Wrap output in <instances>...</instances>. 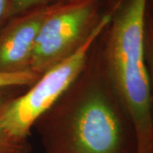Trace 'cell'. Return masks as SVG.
<instances>
[{
	"label": "cell",
	"instance_id": "1",
	"mask_svg": "<svg viewBox=\"0 0 153 153\" xmlns=\"http://www.w3.org/2000/svg\"><path fill=\"white\" fill-rule=\"evenodd\" d=\"M96 40L81 73L33 126L44 153H136L134 128L105 76Z\"/></svg>",
	"mask_w": 153,
	"mask_h": 153
},
{
	"label": "cell",
	"instance_id": "2",
	"mask_svg": "<svg viewBox=\"0 0 153 153\" xmlns=\"http://www.w3.org/2000/svg\"><path fill=\"white\" fill-rule=\"evenodd\" d=\"M146 0H115L96 40L105 76L130 117L136 153H153V107L144 56Z\"/></svg>",
	"mask_w": 153,
	"mask_h": 153
},
{
	"label": "cell",
	"instance_id": "3",
	"mask_svg": "<svg viewBox=\"0 0 153 153\" xmlns=\"http://www.w3.org/2000/svg\"><path fill=\"white\" fill-rule=\"evenodd\" d=\"M115 0H66L52 3L35 41L30 71L41 76L73 55L107 24Z\"/></svg>",
	"mask_w": 153,
	"mask_h": 153
},
{
	"label": "cell",
	"instance_id": "4",
	"mask_svg": "<svg viewBox=\"0 0 153 153\" xmlns=\"http://www.w3.org/2000/svg\"><path fill=\"white\" fill-rule=\"evenodd\" d=\"M100 27L76 52L43 73L27 90L10 99L0 111V126L10 135L28 140L38 118L49 110L85 67Z\"/></svg>",
	"mask_w": 153,
	"mask_h": 153
},
{
	"label": "cell",
	"instance_id": "5",
	"mask_svg": "<svg viewBox=\"0 0 153 153\" xmlns=\"http://www.w3.org/2000/svg\"><path fill=\"white\" fill-rule=\"evenodd\" d=\"M52 4L12 17L0 26V73L30 71L35 41Z\"/></svg>",
	"mask_w": 153,
	"mask_h": 153
},
{
	"label": "cell",
	"instance_id": "6",
	"mask_svg": "<svg viewBox=\"0 0 153 153\" xmlns=\"http://www.w3.org/2000/svg\"><path fill=\"white\" fill-rule=\"evenodd\" d=\"M22 88H0V111L6 102L18 94ZM31 145L28 140H20L10 135L0 126V153H30Z\"/></svg>",
	"mask_w": 153,
	"mask_h": 153
},
{
	"label": "cell",
	"instance_id": "7",
	"mask_svg": "<svg viewBox=\"0 0 153 153\" xmlns=\"http://www.w3.org/2000/svg\"><path fill=\"white\" fill-rule=\"evenodd\" d=\"M144 56L148 73L153 107V20L146 14L144 27Z\"/></svg>",
	"mask_w": 153,
	"mask_h": 153
},
{
	"label": "cell",
	"instance_id": "8",
	"mask_svg": "<svg viewBox=\"0 0 153 153\" xmlns=\"http://www.w3.org/2000/svg\"><path fill=\"white\" fill-rule=\"evenodd\" d=\"M54 0H8L5 13L0 22V26L17 15L37 7L50 4Z\"/></svg>",
	"mask_w": 153,
	"mask_h": 153
},
{
	"label": "cell",
	"instance_id": "9",
	"mask_svg": "<svg viewBox=\"0 0 153 153\" xmlns=\"http://www.w3.org/2000/svg\"><path fill=\"white\" fill-rule=\"evenodd\" d=\"M39 77V75L31 71L20 73H0V88H29Z\"/></svg>",
	"mask_w": 153,
	"mask_h": 153
},
{
	"label": "cell",
	"instance_id": "10",
	"mask_svg": "<svg viewBox=\"0 0 153 153\" xmlns=\"http://www.w3.org/2000/svg\"><path fill=\"white\" fill-rule=\"evenodd\" d=\"M7 2L8 0H0V22L4 16L6 7H7Z\"/></svg>",
	"mask_w": 153,
	"mask_h": 153
},
{
	"label": "cell",
	"instance_id": "11",
	"mask_svg": "<svg viewBox=\"0 0 153 153\" xmlns=\"http://www.w3.org/2000/svg\"><path fill=\"white\" fill-rule=\"evenodd\" d=\"M146 14L153 20V0H146Z\"/></svg>",
	"mask_w": 153,
	"mask_h": 153
},
{
	"label": "cell",
	"instance_id": "12",
	"mask_svg": "<svg viewBox=\"0 0 153 153\" xmlns=\"http://www.w3.org/2000/svg\"><path fill=\"white\" fill-rule=\"evenodd\" d=\"M64 1H66V0H54V1H53V3H57V2H64Z\"/></svg>",
	"mask_w": 153,
	"mask_h": 153
}]
</instances>
